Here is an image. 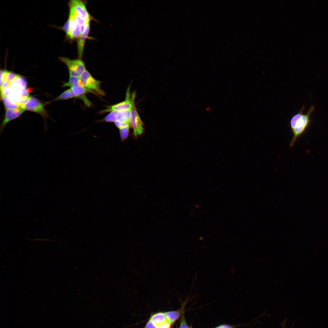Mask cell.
Masks as SVG:
<instances>
[{"instance_id":"1","label":"cell","mask_w":328,"mask_h":328,"mask_svg":"<svg viewBox=\"0 0 328 328\" xmlns=\"http://www.w3.org/2000/svg\"><path fill=\"white\" fill-rule=\"evenodd\" d=\"M305 108V105L302 106L300 111L294 115L290 121V124L293 134V137L290 143V146L292 147L297 138L304 132L309 126L310 121V116L315 109L314 105L311 106L307 113H303Z\"/></svg>"},{"instance_id":"2","label":"cell","mask_w":328,"mask_h":328,"mask_svg":"<svg viewBox=\"0 0 328 328\" xmlns=\"http://www.w3.org/2000/svg\"><path fill=\"white\" fill-rule=\"evenodd\" d=\"M59 59L67 67L70 76L79 77L86 70L85 65L81 59H70L67 57H60Z\"/></svg>"},{"instance_id":"3","label":"cell","mask_w":328,"mask_h":328,"mask_svg":"<svg viewBox=\"0 0 328 328\" xmlns=\"http://www.w3.org/2000/svg\"><path fill=\"white\" fill-rule=\"evenodd\" d=\"M69 12L75 16L90 23L92 17L88 12L84 2L80 0H72L68 3Z\"/></svg>"},{"instance_id":"4","label":"cell","mask_w":328,"mask_h":328,"mask_svg":"<svg viewBox=\"0 0 328 328\" xmlns=\"http://www.w3.org/2000/svg\"><path fill=\"white\" fill-rule=\"evenodd\" d=\"M79 78L84 87L95 92L99 95H104V92L100 87V81L95 79L87 70L83 72Z\"/></svg>"},{"instance_id":"5","label":"cell","mask_w":328,"mask_h":328,"mask_svg":"<svg viewBox=\"0 0 328 328\" xmlns=\"http://www.w3.org/2000/svg\"><path fill=\"white\" fill-rule=\"evenodd\" d=\"M135 94L134 93L132 94V97L130 98V94L129 89L128 90L126 97L125 100L121 102L108 107V108L104 110L102 112L120 111L132 109L134 105V101Z\"/></svg>"},{"instance_id":"6","label":"cell","mask_w":328,"mask_h":328,"mask_svg":"<svg viewBox=\"0 0 328 328\" xmlns=\"http://www.w3.org/2000/svg\"><path fill=\"white\" fill-rule=\"evenodd\" d=\"M22 107L25 110L39 113L44 118L47 115L44 104L35 97H29Z\"/></svg>"},{"instance_id":"7","label":"cell","mask_w":328,"mask_h":328,"mask_svg":"<svg viewBox=\"0 0 328 328\" xmlns=\"http://www.w3.org/2000/svg\"><path fill=\"white\" fill-rule=\"evenodd\" d=\"M130 124L133 128V134L136 138L143 132V123L142 121L134 104L132 108Z\"/></svg>"},{"instance_id":"8","label":"cell","mask_w":328,"mask_h":328,"mask_svg":"<svg viewBox=\"0 0 328 328\" xmlns=\"http://www.w3.org/2000/svg\"><path fill=\"white\" fill-rule=\"evenodd\" d=\"M25 110L22 107L14 109L6 110L4 118L0 125V136L7 124L11 121L19 117Z\"/></svg>"},{"instance_id":"9","label":"cell","mask_w":328,"mask_h":328,"mask_svg":"<svg viewBox=\"0 0 328 328\" xmlns=\"http://www.w3.org/2000/svg\"><path fill=\"white\" fill-rule=\"evenodd\" d=\"M75 97V98H80L82 99L85 104L87 106L91 105V103L85 96V94L88 93H91L96 94V93L92 90H90L84 86L79 85L70 88Z\"/></svg>"},{"instance_id":"10","label":"cell","mask_w":328,"mask_h":328,"mask_svg":"<svg viewBox=\"0 0 328 328\" xmlns=\"http://www.w3.org/2000/svg\"><path fill=\"white\" fill-rule=\"evenodd\" d=\"M90 30L89 23L86 26L84 31L77 39V49L79 59H81L82 57L85 41L89 37Z\"/></svg>"},{"instance_id":"11","label":"cell","mask_w":328,"mask_h":328,"mask_svg":"<svg viewBox=\"0 0 328 328\" xmlns=\"http://www.w3.org/2000/svg\"><path fill=\"white\" fill-rule=\"evenodd\" d=\"M132 109L118 112L116 115V121L130 124Z\"/></svg>"},{"instance_id":"12","label":"cell","mask_w":328,"mask_h":328,"mask_svg":"<svg viewBox=\"0 0 328 328\" xmlns=\"http://www.w3.org/2000/svg\"><path fill=\"white\" fill-rule=\"evenodd\" d=\"M150 320L158 327L167 322L165 313H158L152 315Z\"/></svg>"},{"instance_id":"13","label":"cell","mask_w":328,"mask_h":328,"mask_svg":"<svg viewBox=\"0 0 328 328\" xmlns=\"http://www.w3.org/2000/svg\"><path fill=\"white\" fill-rule=\"evenodd\" d=\"M167 322L171 324L174 323L179 317L181 310L167 312L165 313Z\"/></svg>"},{"instance_id":"14","label":"cell","mask_w":328,"mask_h":328,"mask_svg":"<svg viewBox=\"0 0 328 328\" xmlns=\"http://www.w3.org/2000/svg\"><path fill=\"white\" fill-rule=\"evenodd\" d=\"M79 85L84 86L80 79L79 77L70 76L69 81L68 82L64 83L63 87H69L71 88Z\"/></svg>"},{"instance_id":"15","label":"cell","mask_w":328,"mask_h":328,"mask_svg":"<svg viewBox=\"0 0 328 328\" xmlns=\"http://www.w3.org/2000/svg\"><path fill=\"white\" fill-rule=\"evenodd\" d=\"M1 98L6 110L14 109L21 107L10 100L7 97H4Z\"/></svg>"},{"instance_id":"16","label":"cell","mask_w":328,"mask_h":328,"mask_svg":"<svg viewBox=\"0 0 328 328\" xmlns=\"http://www.w3.org/2000/svg\"><path fill=\"white\" fill-rule=\"evenodd\" d=\"M74 97L75 98V97L71 89L70 88L62 93L55 98L54 101L67 100Z\"/></svg>"},{"instance_id":"17","label":"cell","mask_w":328,"mask_h":328,"mask_svg":"<svg viewBox=\"0 0 328 328\" xmlns=\"http://www.w3.org/2000/svg\"><path fill=\"white\" fill-rule=\"evenodd\" d=\"M20 76L18 74L8 71L6 76L5 80L11 83Z\"/></svg>"},{"instance_id":"18","label":"cell","mask_w":328,"mask_h":328,"mask_svg":"<svg viewBox=\"0 0 328 328\" xmlns=\"http://www.w3.org/2000/svg\"><path fill=\"white\" fill-rule=\"evenodd\" d=\"M117 112L111 111L104 118V120L106 122H114L116 121V115Z\"/></svg>"},{"instance_id":"19","label":"cell","mask_w":328,"mask_h":328,"mask_svg":"<svg viewBox=\"0 0 328 328\" xmlns=\"http://www.w3.org/2000/svg\"><path fill=\"white\" fill-rule=\"evenodd\" d=\"M129 127L120 129V133L121 139L124 140L128 137L129 132Z\"/></svg>"},{"instance_id":"20","label":"cell","mask_w":328,"mask_h":328,"mask_svg":"<svg viewBox=\"0 0 328 328\" xmlns=\"http://www.w3.org/2000/svg\"><path fill=\"white\" fill-rule=\"evenodd\" d=\"M114 122L116 126L119 129L130 126V124L129 123L122 122L117 121H116Z\"/></svg>"},{"instance_id":"21","label":"cell","mask_w":328,"mask_h":328,"mask_svg":"<svg viewBox=\"0 0 328 328\" xmlns=\"http://www.w3.org/2000/svg\"><path fill=\"white\" fill-rule=\"evenodd\" d=\"M8 71L1 70L0 71V86L5 80Z\"/></svg>"},{"instance_id":"22","label":"cell","mask_w":328,"mask_h":328,"mask_svg":"<svg viewBox=\"0 0 328 328\" xmlns=\"http://www.w3.org/2000/svg\"><path fill=\"white\" fill-rule=\"evenodd\" d=\"M179 328H190L187 324L183 315L181 317Z\"/></svg>"},{"instance_id":"23","label":"cell","mask_w":328,"mask_h":328,"mask_svg":"<svg viewBox=\"0 0 328 328\" xmlns=\"http://www.w3.org/2000/svg\"><path fill=\"white\" fill-rule=\"evenodd\" d=\"M11 83L5 80L0 86V91L2 92L4 90L7 88L11 86Z\"/></svg>"},{"instance_id":"24","label":"cell","mask_w":328,"mask_h":328,"mask_svg":"<svg viewBox=\"0 0 328 328\" xmlns=\"http://www.w3.org/2000/svg\"><path fill=\"white\" fill-rule=\"evenodd\" d=\"M159 327L149 320L147 323L145 328H158Z\"/></svg>"},{"instance_id":"25","label":"cell","mask_w":328,"mask_h":328,"mask_svg":"<svg viewBox=\"0 0 328 328\" xmlns=\"http://www.w3.org/2000/svg\"><path fill=\"white\" fill-rule=\"evenodd\" d=\"M215 328H233V327L227 324H222L218 326Z\"/></svg>"},{"instance_id":"26","label":"cell","mask_w":328,"mask_h":328,"mask_svg":"<svg viewBox=\"0 0 328 328\" xmlns=\"http://www.w3.org/2000/svg\"><path fill=\"white\" fill-rule=\"evenodd\" d=\"M171 324L167 322L159 327L158 328H170Z\"/></svg>"},{"instance_id":"27","label":"cell","mask_w":328,"mask_h":328,"mask_svg":"<svg viewBox=\"0 0 328 328\" xmlns=\"http://www.w3.org/2000/svg\"></svg>"}]
</instances>
